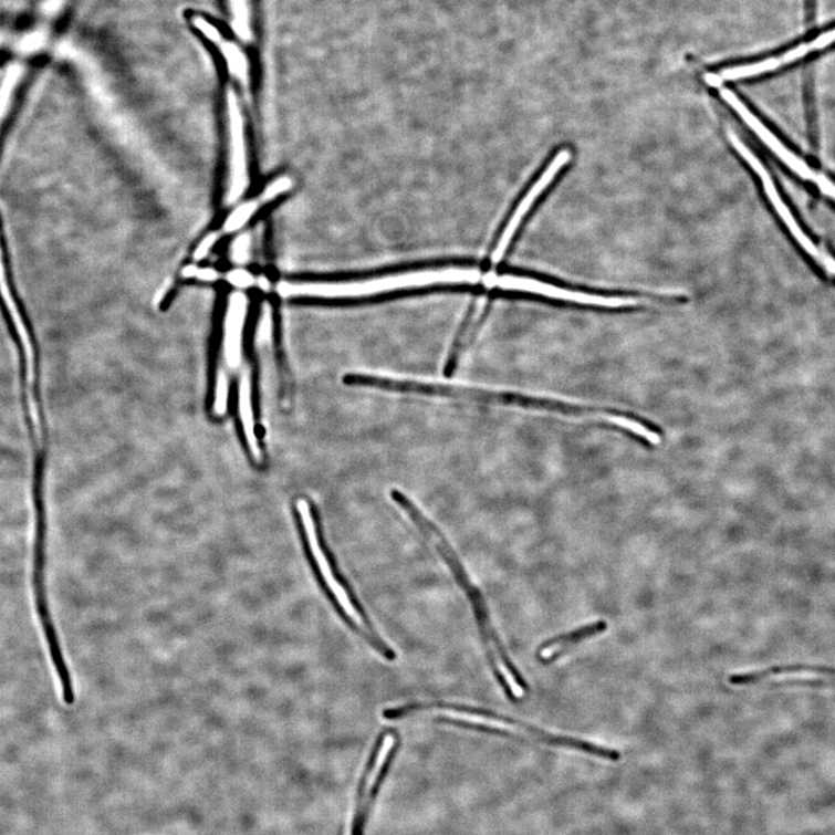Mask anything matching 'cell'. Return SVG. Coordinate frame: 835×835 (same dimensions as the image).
Instances as JSON below:
<instances>
[{"label": "cell", "instance_id": "1", "mask_svg": "<svg viewBox=\"0 0 835 835\" xmlns=\"http://www.w3.org/2000/svg\"><path fill=\"white\" fill-rule=\"evenodd\" d=\"M392 497L396 504H398L405 512H407L413 521L417 524L420 532L431 541L438 549L441 556L448 563L449 567L455 572L457 580L462 588L466 591L469 601L471 602L477 623H479L482 636L484 638L486 648L493 668L495 678L501 687H503L507 697L516 702L519 697L516 690L521 693H526L529 685L524 681L521 674L516 670L509 656L494 634V630L489 622L484 602L479 591L470 584L465 570L461 567L457 556L452 553L449 544L445 540L440 531L435 524L426 519L421 512L416 508L413 501L398 490L392 491Z\"/></svg>", "mask_w": 835, "mask_h": 835}, {"label": "cell", "instance_id": "2", "mask_svg": "<svg viewBox=\"0 0 835 835\" xmlns=\"http://www.w3.org/2000/svg\"><path fill=\"white\" fill-rule=\"evenodd\" d=\"M296 510L305 551L328 601L357 635L365 638L387 660H394L396 658L395 653L374 633L364 609L354 599L347 584L338 574L336 565H333L326 546H324L319 521L312 505L305 499H300L296 503Z\"/></svg>", "mask_w": 835, "mask_h": 835}, {"label": "cell", "instance_id": "3", "mask_svg": "<svg viewBox=\"0 0 835 835\" xmlns=\"http://www.w3.org/2000/svg\"><path fill=\"white\" fill-rule=\"evenodd\" d=\"M482 279L481 272L476 269H446L403 273L359 282L282 281L278 284L276 292L284 299H354L420 290L436 284L477 283Z\"/></svg>", "mask_w": 835, "mask_h": 835}, {"label": "cell", "instance_id": "4", "mask_svg": "<svg viewBox=\"0 0 835 835\" xmlns=\"http://www.w3.org/2000/svg\"><path fill=\"white\" fill-rule=\"evenodd\" d=\"M343 382L344 385L348 387H366L392 393L447 397L486 404L522 405V407H531V405H540L545 401L544 398L515 393H498L457 386L422 384V382L398 380L366 374H346L343 377Z\"/></svg>", "mask_w": 835, "mask_h": 835}, {"label": "cell", "instance_id": "5", "mask_svg": "<svg viewBox=\"0 0 835 835\" xmlns=\"http://www.w3.org/2000/svg\"><path fill=\"white\" fill-rule=\"evenodd\" d=\"M483 282L489 289L498 288L505 292L528 293L544 296L552 300L571 302L584 305H594L603 307H627L638 304L636 299L618 298V296H602L587 294L582 292H574L556 288L551 283H545L530 278H522L515 275H497L494 273H488L483 276Z\"/></svg>", "mask_w": 835, "mask_h": 835}, {"label": "cell", "instance_id": "6", "mask_svg": "<svg viewBox=\"0 0 835 835\" xmlns=\"http://www.w3.org/2000/svg\"><path fill=\"white\" fill-rule=\"evenodd\" d=\"M230 171L227 192L228 206L234 205L249 187L248 155L244 132V118L240 102L233 90L227 94Z\"/></svg>", "mask_w": 835, "mask_h": 835}, {"label": "cell", "instance_id": "7", "mask_svg": "<svg viewBox=\"0 0 835 835\" xmlns=\"http://www.w3.org/2000/svg\"><path fill=\"white\" fill-rule=\"evenodd\" d=\"M832 44H835V29L825 31L817 38L803 42L776 58L766 59L748 65L728 67L716 75H718L721 83L756 77L759 75L773 73V71L801 61L810 54L824 51Z\"/></svg>", "mask_w": 835, "mask_h": 835}, {"label": "cell", "instance_id": "8", "mask_svg": "<svg viewBox=\"0 0 835 835\" xmlns=\"http://www.w3.org/2000/svg\"><path fill=\"white\" fill-rule=\"evenodd\" d=\"M570 158L571 154L567 150H563L559 155H556L551 165L546 167L540 179L531 188L528 196L522 199L503 234H501L498 246L495 247L491 255L493 265L499 264L501 259L504 258L513 240V237L524 217H526L528 212L533 207L539 197L544 192L545 188L553 182L557 174L562 170V167L568 163Z\"/></svg>", "mask_w": 835, "mask_h": 835}, {"label": "cell", "instance_id": "9", "mask_svg": "<svg viewBox=\"0 0 835 835\" xmlns=\"http://www.w3.org/2000/svg\"><path fill=\"white\" fill-rule=\"evenodd\" d=\"M249 300L246 294L234 292L229 296L223 348L227 365L237 369L243 361V332L248 316Z\"/></svg>", "mask_w": 835, "mask_h": 835}, {"label": "cell", "instance_id": "10", "mask_svg": "<svg viewBox=\"0 0 835 835\" xmlns=\"http://www.w3.org/2000/svg\"><path fill=\"white\" fill-rule=\"evenodd\" d=\"M238 411H240L243 431L253 458L261 461V449L255 435V422L252 407V377L251 370L246 367L238 386Z\"/></svg>", "mask_w": 835, "mask_h": 835}, {"label": "cell", "instance_id": "11", "mask_svg": "<svg viewBox=\"0 0 835 835\" xmlns=\"http://www.w3.org/2000/svg\"><path fill=\"white\" fill-rule=\"evenodd\" d=\"M607 628H608V624L604 622V619H601V622H596L591 625L581 627L568 634H563V635L553 637L551 639H547L543 644H541L539 648V655H542L543 653L551 650L552 648H555L557 646H563V648L561 650L553 653L552 655L539 656L540 661L544 665L553 664L556 660H559L562 656H564V650L567 647L575 646V644L584 639H587L589 637L601 635L605 633Z\"/></svg>", "mask_w": 835, "mask_h": 835}, {"label": "cell", "instance_id": "12", "mask_svg": "<svg viewBox=\"0 0 835 835\" xmlns=\"http://www.w3.org/2000/svg\"><path fill=\"white\" fill-rule=\"evenodd\" d=\"M791 170L802 179L816 184L823 195L835 201V184L825 175L811 169L802 158L794 161Z\"/></svg>", "mask_w": 835, "mask_h": 835}, {"label": "cell", "instance_id": "13", "mask_svg": "<svg viewBox=\"0 0 835 835\" xmlns=\"http://www.w3.org/2000/svg\"><path fill=\"white\" fill-rule=\"evenodd\" d=\"M260 207V202L248 201L238 206L228 217L225 222L223 231L226 233H232L241 230L253 217Z\"/></svg>", "mask_w": 835, "mask_h": 835}, {"label": "cell", "instance_id": "14", "mask_svg": "<svg viewBox=\"0 0 835 835\" xmlns=\"http://www.w3.org/2000/svg\"><path fill=\"white\" fill-rule=\"evenodd\" d=\"M273 309L270 303L262 304L261 314L257 327V344L269 345L273 338Z\"/></svg>", "mask_w": 835, "mask_h": 835}, {"label": "cell", "instance_id": "15", "mask_svg": "<svg viewBox=\"0 0 835 835\" xmlns=\"http://www.w3.org/2000/svg\"><path fill=\"white\" fill-rule=\"evenodd\" d=\"M251 236L248 232L238 234L230 248V258L236 265H247L251 259Z\"/></svg>", "mask_w": 835, "mask_h": 835}, {"label": "cell", "instance_id": "16", "mask_svg": "<svg viewBox=\"0 0 835 835\" xmlns=\"http://www.w3.org/2000/svg\"><path fill=\"white\" fill-rule=\"evenodd\" d=\"M293 180L290 177H281L273 180L267 186L259 198L260 205L269 203L293 188Z\"/></svg>", "mask_w": 835, "mask_h": 835}, {"label": "cell", "instance_id": "17", "mask_svg": "<svg viewBox=\"0 0 835 835\" xmlns=\"http://www.w3.org/2000/svg\"><path fill=\"white\" fill-rule=\"evenodd\" d=\"M229 379L225 370H220L215 392L213 411L218 416H225L228 411Z\"/></svg>", "mask_w": 835, "mask_h": 835}, {"label": "cell", "instance_id": "18", "mask_svg": "<svg viewBox=\"0 0 835 835\" xmlns=\"http://www.w3.org/2000/svg\"><path fill=\"white\" fill-rule=\"evenodd\" d=\"M181 275L187 279H197L206 282L218 281L220 274L217 270L211 268H199L196 265H187L182 269Z\"/></svg>", "mask_w": 835, "mask_h": 835}, {"label": "cell", "instance_id": "19", "mask_svg": "<svg viewBox=\"0 0 835 835\" xmlns=\"http://www.w3.org/2000/svg\"><path fill=\"white\" fill-rule=\"evenodd\" d=\"M227 281L236 289H249L254 284L255 278L250 272L237 269L228 273Z\"/></svg>", "mask_w": 835, "mask_h": 835}, {"label": "cell", "instance_id": "20", "mask_svg": "<svg viewBox=\"0 0 835 835\" xmlns=\"http://www.w3.org/2000/svg\"><path fill=\"white\" fill-rule=\"evenodd\" d=\"M218 241H219V233L218 232H210V233H208L203 238V240L199 243V246L197 247V249H196V251L194 253L195 260L200 261V260L207 258L208 254L210 253V250L212 249V247L215 244H217Z\"/></svg>", "mask_w": 835, "mask_h": 835}, {"label": "cell", "instance_id": "21", "mask_svg": "<svg viewBox=\"0 0 835 835\" xmlns=\"http://www.w3.org/2000/svg\"><path fill=\"white\" fill-rule=\"evenodd\" d=\"M258 283H259V288H260V289H261L262 291H265V292H268V291L270 290V288H271V283H270V281L268 280V278H267V276H260V278L258 279Z\"/></svg>", "mask_w": 835, "mask_h": 835}, {"label": "cell", "instance_id": "22", "mask_svg": "<svg viewBox=\"0 0 835 835\" xmlns=\"http://www.w3.org/2000/svg\"><path fill=\"white\" fill-rule=\"evenodd\" d=\"M834 680H835V676H834Z\"/></svg>", "mask_w": 835, "mask_h": 835}]
</instances>
